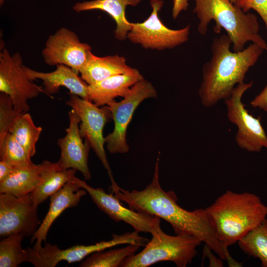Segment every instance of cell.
<instances>
[{
  "label": "cell",
  "instance_id": "obj_1",
  "mask_svg": "<svg viewBox=\"0 0 267 267\" xmlns=\"http://www.w3.org/2000/svg\"><path fill=\"white\" fill-rule=\"evenodd\" d=\"M157 157L152 179L141 190H125L119 186L112 190L114 195L126 203L129 208L162 219L172 226L176 234L194 236L207 245L224 260V249L217 238L214 223L205 209L188 211L178 204L173 190L164 191L159 182Z\"/></svg>",
  "mask_w": 267,
  "mask_h": 267
},
{
  "label": "cell",
  "instance_id": "obj_2",
  "mask_svg": "<svg viewBox=\"0 0 267 267\" xmlns=\"http://www.w3.org/2000/svg\"><path fill=\"white\" fill-rule=\"evenodd\" d=\"M231 41L226 35L215 38L212 56L202 68V81L198 90L203 105L211 107L230 94L244 82L247 72L258 61L265 49L253 43L242 50L231 51Z\"/></svg>",
  "mask_w": 267,
  "mask_h": 267
},
{
  "label": "cell",
  "instance_id": "obj_3",
  "mask_svg": "<svg viewBox=\"0 0 267 267\" xmlns=\"http://www.w3.org/2000/svg\"><path fill=\"white\" fill-rule=\"evenodd\" d=\"M223 247L238 242L267 217V205L256 194L227 190L205 208Z\"/></svg>",
  "mask_w": 267,
  "mask_h": 267
},
{
  "label": "cell",
  "instance_id": "obj_4",
  "mask_svg": "<svg viewBox=\"0 0 267 267\" xmlns=\"http://www.w3.org/2000/svg\"><path fill=\"white\" fill-rule=\"evenodd\" d=\"M194 12L199 23L197 27L201 35L206 34L211 20L215 23L214 32L226 31L233 45V50H242L248 42L258 44L267 50V44L259 34V24L256 15L245 12L229 0H194Z\"/></svg>",
  "mask_w": 267,
  "mask_h": 267
},
{
  "label": "cell",
  "instance_id": "obj_5",
  "mask_svg": "<svg viewBox=\"0 0 267 267\" xmlns=\"http://www.w3.org/2000/svg\"><path fill=\"white\" fill-rule=\"evenodd\" d=\"M151 235L144 248L125 259L120 267H147L163 261L173 262L178 267H186L197 255V248L202 243L189 235H168L160 224Z\"/></svg>",
  "mask_w": 267,
  "mask_h": 267
},
{
  "label": "cell",
  "instance_id": "obj_6",
  "mask_svg": "<svg viewBox=\"0 0 267 267\" xmlns=\"http://www.w3.org/2000/svg\"><path fill=\"white\" fill-rule=\"evenodd\" d=\"M134 231L121 235L112 234L108 241H102L89 245H76L61 249L56 245L46 243L39 249L27 248L29 253L28 262L36 267H54L62 261L73 263L82 261L91 254L122 244H134L144 246L148 241Z\"/></svg>",
  "mask_w": 267,
  "mask_h": 267
},
{
  "label": "cell",
  "instance_id": "obj_7",
  "mask_svg": "<svg viewBox=\"0 0 267 267\" xmlns=\"http://www.w3.org/2000/svg\"><path fill=\"white\" fill-rule=\"evenodd\" d=\"M157 95L152 84L143 79L135 83L121 101L114 100L107 104L114 124L113 132L105 137L107 149L111 154L129 151L127 131L135 110L143 101Z\"/></svg>",
  "mask_w": 267,
  "mask_h": 267
},
{
  "label": "cell",
  "instance_id": "obj_8",
  "mask_svg": "<svg viewBox=\"0 0 267 267\" xmlns=\"http://www.w3.org/2000/svg\"><path fill=\"white\" fill-rule=\"evenodd\" d=\"M253 84V81L239 84L224 100L228 119L237 128L235 138L238 146L248 152H259L263 147L267 149V135L261 118L250 114L242 101L244 93Z\"/></svg>",
  "mask_w": 267,
  "mask_h": 267
},
{
  "label": "cell",
  "instance_id": "obj_9",
  "mask_svg": "<svg viewBox=\"0 0 267 267\" xmlns=\"http://www.w3.org/2000/svg\"><path fill=\"white\" fill-rule=\"evenodd\" d=\"M152 9L150 15L142 22L132 23L127 38L133 43L146 49H172L185 43L189 38L190 26L174 30L168 28L159 17L163 1L150 0Z\"/></svg>",
  "mask_w": 267,
  "mask_h": 267
},
{
  "label": "cell",
  "instance_id": "obj_10",
  "mask_svg": "<svg viewBox=\"0 0 267 267\" xmlns=\"http://www.w3.org/2000/svg\"><path fill=\"white\" fill-rule=\"evenodd\" d=\"M23 59L19 52L11 55L6 48L0 52V91L11 99L15 109L21 112L30 110L28 99L44 93L43 86L37 85L25 74Z\"/></svg>",
  "mask_w": 267,
  "mask_h": 267
},
{
  "label": "cell",
  "instance_id": "obj_11",
  "mask_svg": "<svg viewBox=\"0 0 267 267\" xmlns=\"http://www.w3.org/2000/svg\"><path fill=\"white\" fill-rule=\"evenodd\" d=\"M66 104L80 117L79 129L82 137L85 138L107 170L111 184L115 183L104 147L105 142L103 135L104 126L108 118L111 117L109 110L106 105L99 108L89 99L71 94Z\"/></svg>",
  "mask_w": 267,
  "mask_h": 267
},
{
  "label": "cell",
  "instance_id": "obj_12",
  "mask_svg": "<svg viewBox=\"0 0 267 267\" xmlns=\"http://www.w3.org/2000/svg\"><path fill=\"white\" fill-rule=\"evenodd\" d=\"M41 224L38 207L31 193L17 197L0 193V236L4 238L12 234L32 237Z\"/></svg>",
  "mask_w": 267,
  "mask_h": 267
},
{
  "label": "cell",
  "instance_id": "obj_13",
  "mask_svg": "<svg viewBox=\"0 0 267 267\" xmlns=\"http://www.w3.org/2000/svg\"><path fill=\"white\" fill-rule=\"evenodd\" d=\"M91 49L89 44L80 41L74 32L62 27L48 37L41 54L47 65L63 64L79 74Z\"/></svg>",
  "mask_w": 267,
  "mask_h": 267
},
{
  "label": "cell",
  "instance_id": "obj_14",
  "mask_svg": "<svg viewBox=\"0 0 267 267\" xmlns=\"http://www.w3.org/2000/svg\"><path fill=\"white\" fill-rule=\"evenodd\" d=\"M76 179L89 194L96 206L114 221L123 222L132 226L134 231L151 234L160 224L159 218L127 208L113 194L107 193L101 188H93L76 177Z\"/></svg>",
  "mask_w": 267,
  "mask_h": 267
},
{
  "label": "cell",
  "instance_id": "obj_15",
  "mask_svg": "<svg viewBox=\"0 0 267 267\" xmlns=\"http://www.w3.org/2000/svg\"><path fill=\"white\" fill-rule=\"evenodd\" d=\"M68 115L69 124L65 130L66 134L57 141L60 149V158L57 163L61 169H76L82 174L86 180H89L91 174L88 160L90 146L87 141L83 142L78 114L71 109Z\"/></svg>",
  "mask_w": 267,
  "mask_h": 267
},
{
  "label": "cell",
  "instance_id": "obj_16",
  "mask_svg": "<svg viewBox=\"0 0 267 267\" xmlns=\"http://www.w3.org/2000/svg\"><path fill=\"white\" fill-rule=\"evenodd\" d=\"M87 193L75 177L49 197L48 212L31 238V243L35 242L34 249H39L42 246V243L45 242L48 232L55 220L66 209L77 206L81 198Z\"/></svg>",
  "mask_w": 267,
  "mask_h": 267
},
{
  "label": "cell",
  "instance_id": "obj_17",
  "mask_svg": "<svg viewBox=\"0 0 267 267\" xmlns=\"http://www.w3.org/2000/svg\"><path fill=\"white\" fill-rule=\"evenodd\" d=\"M23 69L31 80L40 79L43 82L44 93L49 96L57 93L60 87H65L70 94L88 99L89 85L78 73L66 65H57L55 70L50 72L36 71L24 65Z\"/></svg>",
  "mask_w": 267,
  "mask_h": 267
},
{
  "label": "cell",
  "instance_id": "obj_18",
  "mask_svg": "<svg viewBox=\"0 0 267 267\" xmlns=\"http://www.w3.org/2000/svg\"><path fill=\"white\" fill-rule=\"evenodd\" d=\"M137 71L129 66L123 56L116 54L99 57L91 52L79 73L85 82L91 85L115 75L133 74Z\"/></svg>",
  "mask_w": 267,
  "mask_h": 267
},
{
  "label": "cell",
  "instance_id": "obj_19",
  "mask_svg": "<svg viewBox=\"0 0 267 267\" xmlns=\"http://www.w3.org/2000/svg\"><path fill=\"white\" fill-rule=\"evenodd\" d=\"M143 79L138 70L133 74L111 77L89 85L88 99L98 107L107 105L117 97H125L135 83Z\"/></svg>",
  "mask_w": 267,
  "mask_h": 267
},
{
  "label": "cell",
  "instance_id": "obj_20",
  "mask_svg": "<svg viewBox=\"0 0 267 267\" xmlns=\"http://www.w3.org/2000/svg\"><path fill=\"white\" fill-rule=\"evenodd\" d=\"M141 0H92L77 2L72 8L77 12L92 10L105 12L114 20L116 24L115 38L119 41L127 38L131 29V22L126 16V8L128 5L135 6Z\"/></svg>",
  "mask_w": 267,
  "mask_h": 267
},
{
  "label": "cell",
  "instance_id": "obj_21",
  "mask_svg": "<svg viewBox=\"0 0 267 267\" xmlns=\"http://www.w3.org/2000/svg\"><path fill=\"white\" fill-rule=\"evenodd\" d=\"M42 181L31 193L36 206H38L59 190L75 176L74 169H61L57 163L44 160L40 164Z\"/></svg>",
  "mask_w": 267,
  "mask_h": 267
},
{
  "label": "cell",
  "instance_id": "obj_22",
  "mask_svg": "<svg viewBox=\"0 0 267 267\" xmlns=\"http://www.w3.org/2000/svg\"><path fill=\"white\" fill-rule=\"evenodd\" d=\"M42 179L40 164L16 167L6 178L0 181V193L23 196L31 193Z\"/></svg>",
  "mask_w": 267,
  "mask_h": 267
},
{
  "label": "cell",
  "instance_id": "obj_23",
  "mask_svg": "<svg viewBox=\"0 0 267 267\" xmlns=\"http://www.w3.org/2000/svg\"><path fill=\"white\" fill-rule=\"evenodd\" d=\"M43 131L34 124L31 115L22 113L15 120L9 133L32 158L36 153V145Z\"/></svg>",
  "mask_w": 267,
  "mask_h": 267
},
{
  "label": "cell",
  "instance_id": "obj_24",
  "mask_svg": "<svg viewBox=\"0 0 267 267\" xmlns=\"http://www.w3.org/2000/svg\"><path fill=\"white\" fill-rule=\"evenodd\" d=\"M237 244L246 254L258 259L262 267H267V219L239 240Z\"/></svg>",
  "mask_w": 267,
  "mask_h": 267
},
{
  "label": "cell",
  "instance_id": "obj_25",
  "mask_svg": "<svg viewBox=\"0 0 267 267\" xmlns=\"http://www.w3.org/2000/svg\"><path fill=\"white\" fill-rule=\"evenodd\" d=\"M140 246L127 244L124 247L94 253L82 262L80 267H120L127 258L136 254Z\"/></svg>",
  "mask_w": 267,
  "mask_h": 267
},
{
  "label": "cell",
  "instance_id": "obj_26",
  "mask_svg": "<svg viewBox=\"0 0 267 267\" xmlns=\"http://www.w3.org/2000/svg\"><path fill=\"white\" fill-rule=\"evenodd\" d=\"M24 238L21 234H12L3 238L0 241V267H16L28 262V249H23L22 246Z\"/></svg>",
  "mask_w": 267,
  "mask_h": 267
},
{
  "label": "cell",
  "instance_id": "obj_27",
  "mask_svg": "<svg viewBox=\"0 0 267 267\" xmlns=\"http://www.w3.org/2000/svg\"><path fill=\"white\" fill-rule=\"evenodd\" d=\"M0 160L16 167L34 163L24 148L10 133L0 142Z\"/></svg>",
  "mask_w": 267,
  "mask_h": 267
},
{
  "label": "cell",
  "instance_id": "obj_28",
  "mask_svg": "<svg viewBox=\"0 0 267 267\" xmlns=\"http://www.w3.org/2000/svg\"><path fill=\"white\" fill-rule=\"evenodd\" d=\"M22 113L16 110L10 97L3 92L0 93V142L9 133L16 119Z\"/></svg>",
  "mask_w": 267,
  "mask_h": 267
},
{
  "label": "cell",
  "instance_id": "obj_29",
  "mask_svg": "<svg viewBox=\"0 0 267 267\" xmlns=\"http://www.w3.org/2000/svg\"><path fill=\"white\" fill-rule=\"evenodd\" d=\"M234 4L245 12L251 9L256 11L267 29V0H236Z\"/></svg>",
  "mask_w": 267,
  "mask_h": 267
},
{
  "label": "cell",
  "instance_id": "obj_30",
  "mask_svg": "<svg viewBox=\"0 0 267 267\" xmlns=\"http://www.w3.org/2000/svg\"><path fill=\"white\" fill-rule=\"evenodd\" d=\"M254 108H259L267 112V85L250 103Z\"/></svg>",
  "mask_w": 267,
  "mask_h": 267
},
{
  "label": "cell",
  "instance_id": "obj_31",
  "mask_svg": "<svg viewBox=\"0 0 267 267\" xmlns=\"http://www.w3.org/2000/svg\"><path fill=\"white\" fill-rule=\"evenodd\" d=\"M213 251L206 244H205L203 248V257L208 258L210 261V267H223V264L221 258H218L213 254ZM214 252V251H213Z\"/></svg>",
  "mask_w": 267,
  "mask_h": 267
},
{
  "label": "cell",
  "instance_id": "obj_32",
  "mask_svg": "<svg viewBox=\"0 0 267 267\" xmlns=\"http://www.w3.org/2000/svg\"><path fill=\"white\" fill-rule=\"evenodd\" d=\"M16 166L3 160L0 161V181L6 178L14 170Z\"/></svg>",
  "mask_w": 267,
  "mask_h": 267
},
{
  "label": "cell",
  "instance_id": "obj_33",
  "mask_svg": "<svg viewBox=\"0 0 267 267\" xmlns=\"http://www.w3.org/2000/svg\"><path fill=\"white\" fill-rule=\"evenodd\" d=\"M188 0H173V17L176 19L182 10L187 9Z\"/></svg>",
  "mask_w": 267,
  "mask_h": 267
},
{
  "label": "cell",
  "instance_id": "obj_34",
  "mask_svg": "<svg viewBox=\"0 0 267 267\" xmlns=\"http://www.w3.org/2000/svg\"><path fill=\"white\" fill-rule=\"evenodd\" d=\"M4 0H0V5H2L3 3L4 2Z\"/></svg>",
  "mask_w": 267,
  "mask_h": 267
},
{
  "label": "cell",
  "instance_id": "obj_35",
  "mask_svg": "<svg viewBox=\"0 0 267 267\" xmlns=\"http://www.w3.org/2000/svg\"><path fill=\"white\" fill-rule=\"evenodd\" d=\"M232 3H234L236 0H229Z\"/></svg>",
  "mask_w": 267,
  "mask_h": 267
}]
</instances>
